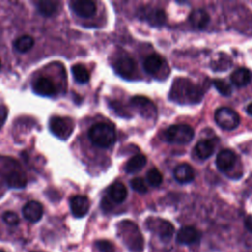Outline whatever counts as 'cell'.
<instances>
[{
  "label": "cell",
  "mask_w": 252,
  "mask_h": 252,
  "mask_svg": "<svg viewBox=\"0 0 252 252\" xmlns=\"http://www.w3.org/2000/svg\"><path fill=\"white\" fill-rule=\"evenodd\" d=\"M246 112H247V113H248L250 116H252V103L247 107Z\"/></svg>",
  "instance_id": "36"
},
{
  "label": "cell",
  "mask_w": 252,
  "mask_h": 252,
  "mask_svg": "<svg viewBox=\"0 0 252 252\" xmlns=\"http://www.w3.org/2000/svg\"><path fill=\"white\" fill-rule=\"evenodd\" d=\"M213 83H214L215 88L217 89V91H218L221 95L225 96V97H228V96L231 95V93H232L231 87H230L225 81L217 79V80H215Z\"/></svg>",
  "instance_id": "29"
},
{
  "label": "cell",
  "mask_w": 252,
  "mask_h": 252,
  "mask_svg": "<svg viewBox=\"0 0 252 252\" xmlns=\"http://www.w3.org/2000/svg\"><path fill=\"white\" fill-rule=\"evenodd\" d=\"M189 21L195 29L204 30L210 22V16L205 10L196 9L190 13Z\"/></svg>",
  "instance_id": "19"
},
{
  "label": "cell",
  "mask_w": 252,
  "mask_h": 252,
  "mask_svg": "<svg viewBox=\"0 0 252 252\" xmlns=\"http://www.w3.org/2000/svg\"><path fill=\"white\" fill-rule=\"evenodd\" d=\"M130 105L135 109L144 118H155L157 115L156 105L148 98L143 96H135L131 98Z\"/></svg>",
  "instance_id": "8"
},
{
  "label": "cell",
  "mask_w": 252,
  "mask_h": 252,
  "mask_svg": "<svg viewBox=\"0 0 252 252\" xmlns=\"http://www.w3.org/2000/svg\"><path fill=\"white\" fill-rule=\"evenodd\" d=\"M102 208H103L105 211L111 210L112 206H111L110 201H109L107 198H104V199H103V201H102Z\"/></svg>",
  "instance_id": "35"
},
{
  "label": "cell",
  "mask_w": 252,
  "mask_h": 252,
  "mask_svg": "<svg viewBox=\"0 0 252 252\" xmlns=\"http://www.w3.org/2000/svg\"><path fill=\"white\" fill-rule=\"evenodd\" d=\"M58 5L59 3L57 1H55V0H40V1L36 2L37 9L42 15L46 17H51L55 13H56Z\"/></svg>",
  "instance_id": "24"
},
{
  "label": "cell",
  "mask_w": 252,
  "mask_h": 252,
  "mask_svg": "<svg viewBox=\"0 0 252 252\" xmlns=\"http://www.w3.org/2000/svg\"><path fill=\"white\" fill-rule=\"evenodd\" d=\"M244 225H245V228L252 232V216H247L245 221H244Z\"/></svg>",
  "instance_id": "34"
},
{
  "label": "cell",
  "mask_w": 252,
  "mask_h": 252,
  "mask_svg": "<svg viewBox=\"0 0 252 252\" xmlns=\"http://www.w3.org/2000/svg\"><path fill=\"white\" fill-rule=\"evenodd\" d=\"M131 187L134 191L144 194L148 191V187L146 181L142 177H135L131 180Z\"/></svg>",
  "instance_id": "30"
},
{
  "label": "cell",
  "mask_w": 252,
  "mask_h": 252,
  "mask_svg": "<svg viewBox=\"0 0 252 252\" xmlns=\"http://www.w3.org/2000/svg\"><path fill=\"white\" fill-rule=\"evenodd\" d=\"M89 138L93 144L100 148H109L116 140L115 129L106 122H99L89 130Z\"/></svg>",
  "instance_id": "3"
},
{
  "label": "cell",
  "mask_w": 252,
  "mask_h": 252,
  "mask_svg": "<svg viewBox=\"0 0 252 252\" xmlns=\"http://www.w3.org/2000/svg\"><path fill=\"white\" fill-rule=\"evenodd\" d=\"M164 138L171 144H189L194 138V130L185 124L172 125L164 132Z\"/></svg>",
  "instance_id": "5"
},
{
  "label": "cell",
  "mask_w": 252,
  "mask_h": 252,
  "mask_svg": "<svg viewBox=\"0 0 252 252\" xmlns=\"http://www.w3.org/2000/svg\"><path fill=\"white\" fill-rule=\"evenodd\" d=\"M2 219H3V221H4L7 224L12 225V226L17 225V224H19V221H20L18 215H17L16 213L12 212V211L5 212V213L3 214V216H2Z\"/></svg>",
  "instance_id": "32"
},
{
  "label": "cell",
  "mask_w": 252,
  "mask_h": 252,
  "mask_svg": "<svg viewBox=\"0 0 252 252\" xmlns=\"http://www.w3.org/2000/svg\"><path fill=\"white\" fill-rule=\"evenodd\" d=\"M35 45V40L33 37L25 35L22 37H19L15 42H14V48L19 52V53H27Z\"/></svg>",
  "instance_id": "26"
},
{
  "label": "cell",
  "mask_w": 252,
  "mask_h": 252,
  "mask_svg": "<svg viewBox=\"0 0 252 252\" xmlns=\"http://www.w3.org/2000/svg\"><path fill=\"white\" fill-rule=\"evenodd\" d=\"M24 218L32 223L39 222L44 215V207L38 201H29L22 210Z\"/></svg>",
  "instance_id": "15"
},
{
  "label": "cell",
  "mask_w": 252,
  "mask_h": 252,
  "mask_svg": "<svg viewBox=\"0 0 252 252\" xmlns=\"http://www.w3.org/2000/svg\"><path fill=\"white\" fill-rule=\"evenodd\" d=\"M0 252H5V251H3V250H1V249H0Z\"/></svg>",
  "instance_id": "37"
},
{
  "label": "cell",
  "mask_w": 252,
  "mask_h": 252,
  "mask_svg": "<svg viewBox=\"0 0 252 252\" xmlns=\"http://www.w3.org/2000/svg\"><path fill=\"white\" fill-rule=\"evenodd\" d=\"M215 121L222 129L233 130L239 125L240 118L235 111L223 107L216 111Z\"/></svg>",
  "instance_id": "6"
},
{
  "label": "cell",
  "mask_w": 252,
  "mask_h": 252,
  "mask_svg": "<svg viewBox=\"0 0 252 252\" xmlns=\"http://www.w3.org/2000/svg\"><path fill=\"white\" fill-rule=\"evenodd\" d=\"M215 150L214 143L209 139L199 141L195 146V154L201 160H207L210 158Z\"/></svg>",
  "instance_id": "22"
},
{
  "label": "cell",
  "mask_w": 252,
  "mask_h": 252,
  "mask_svg": "<svg viewBox=\"0 0 252 252\" xmlns=\"http://www.w3.org/2000/svg\"><path fill=\"white\" fill-rule=\"evenodd\" d=\"M0 175L11 188H24L27 185V176L19 163L12 158L0 157Z\"/></svg>",
  "instance_id": "2"
},
{
  "label": "cell",
  "mask_w": 252,
  "mask_h": 252,
  "mask_svg": "<svg viewBox=\"0 0 252 252\" xmlns=\"http://www.w3.org/2000/svg\"><path fill=\"white\" fill-rule=\"evenodd\" d=\"M96 246L100 252H115L114 245L110 240L101 239L96 242Z\"/></svg>",
  "instance_id": "31"
},
{
  "label": "cell",
  "mask_w": 252,
  "mask_h": 252,
  "mask_svg": "<svg viewBox=\"0 0 252 252\" xmlns=\"http://www.w3.org/2000/svg\"><path fill=\"white\" fill-rule=\"evenodd\" d=\"M147 181L150 185L154 187H158L163 183V174L158 168H151L147 172Z\"/></svg>",
  "instance_id": "28"
},
{
  "label": "cell",
  "mask_w": 252,
  "mask_h": 252,
  "mask_svg": "<svg viewBox=\"0 0 252 252\" xmlns=\"http://www.w3.org/2000/svg\"><path fill=\"white\" fill-rule=\"evenodd\" d=\"M70 7L73 12L81 18H91L97 12L95 2L90 0H74L70 2Z\"/></svg>",
  "instance_id": "11"
},
{
  "label": "cell",
  "mask_w": 252,
  "mask_h": 252,
  "mask_svg": "<svg viewBox=\"0 0 252 252\" xmlns=\"http://www.w3.org/2000/svg\"><path fill=\"white\" fill-rule=\"evenodd\" d=\"M72 74L75 80L80 84H86L90 80V73L88 69L82 64H75L72 66Z\"/></svg>",
  "instance_id": "27"
},
{
  "label": "cell",
  "mask_w": 252,
  "mask_h": 252,
  "mask_svg": "<svg viewBox=\"0 0 252 252\" xmlns=\"http://www.w3.org/2000/svg\"><path fill=\"white\" fill-rule=\"evenodd\" d=\"M138 17L146 21L152 27H162L167 21V15L163 9L143 7L138 13Z\"/></svg>",
  "instance_id": "9"
},
{
  "label": "cell",
  "mask_w": 252,
  "mask_h": 252,
  "mask_svg": "<svg viewBox=\"0 0 252 252\" xmlns=\"http://www.w3.org/2000/svg\"><path fill=\"white\" fill-rule=\"evenodd\" d=\"M70 209L74 217L83 218L85 217L90 209V201L87 196L75 195L70 200Z\"/></svg>",
  "instance_id": "14"
},
{
  "label": "cell",
  "mask_w": 252,
  "mask_h": 252,
  "mask_svg": "<svg viewBox=\"0 0 252 252\" xmlns=\"http://www.w3.org/2000/svg\"><path fill=\"white\" fill-rule=\"evenodd\" d=\"M250 80H251L250 71L244 67L237 68L230 75V81L236 87H244L250 83Z\"/></svg>",
  "instance_id": "21"
},
{
  "label": "cell",
  "mask_w": 252,
  "mask_h": 252,
  "mask_svg": "<svg viewBox=\"0 0 252 252\" xmlns=\"http://www.w3.org/2000/svg\"><path fill=\"white\" fill-rule=\"evenodd\" d=\"M147 164V158L143 154H137L129 159L125 165V171L127 173H135L140 171Z\"/></svg>",
  "instance_id": "23"
},
{
  "label": "cell",
  "mask_w": 252,
  "mask_h": 252,
  "mask_svg": "<svg viewBox=\"0 0 252 252\" xmlns=\"http://www.w3.org/2000/svg\"><path fill=\"white\" fill-rule=\"evenodd\" d=\"M50 129L54 135L61 140L70 137L74 129V123L70 118L54 116L50 120Z\"/></svg>",
  "instance_id": "7"
},
{
  "label": "cell",
  "mask_w": 252,
  "mask_h": 252,
  "mask_svg": "<svg viewBox=\"0 0 252 252\" xmlns=\"http://www.w3.org/2000/svg\"><path fill=\"white\" fill-rule=\"evenodd\" d=\"M33 252H39V251H33Z\"/></svg>",
  "instance_id": "39"
},
{
  "label": "cell",
  "mask_w": 252,
  "mask_h": 252,
  "mask_svg": "<svg viewBox=\"0 0 252 252\" xmlns=\"http://www.w3.org/2000/svg\"><path fill=\"white\" fill-rule=\"evenodd\" d=\"M173 176L177 182L185 184L193 181L195 174L193 168L188 164H181L174 168Z\"/></svg>",
  "instance_id": "18"
},
{
  "label": "cell",
  "mask_w": 252,
  "mask_h": 252,
  "mask_svg": "<svg viewBox=\"0 0 252 252\" xmlns=\"http://www.w3.org/2000/svg\"><path fill=\"white\" fill-rule=\"evenodd\" d=\"M33 89L37 95L43 97H52L56 92V85L51 79L47 77H41L37 79L33 84Z\"/></svg>",
  "instance_id": "17"
},
{
  "label": "cell",
  "mask_w": 252,
  "mask_h": 252,
  "mask_svg": "<svg viewBox=\"0 0 252 252\" xmlns=\"http://www.w3.org/2000/svg\"><path fill=\"white\" fill-rule=\"evenodd\" d=\"M119 233L128 247L131 251H141L144 246L143 236L140 232L139 227L130 221H123L119 224Z\"/></svg>",
  "instance_id": "4"
},
{
  "label": "cell",
  "mask_w": 252,
  "mask_h": 252,
  "mask_svg": "<svg viewBox=\"0 0 252 252\" xmlns=\"http://www.w3.org/2000/svg\"><path fill=\"white\" fill-rule=\"evenodd\" d=\"M147 225L149 226L150 229L155 231L159 235V237L165 242L170 241L174 232V227L172 224H170L166 220H161V219L149 220L147 222Z\"/></svg>",
  "instance_id": "10"
},
{
  "label": "cell",
  "mask_w": 252,
  "mask_h": 252,
  "mask_svg": "<svg viewBox=\"0 0 252 252\" xmlns=\"http://www.w3.org/2000/svg\"><path fill=\"white\" fill-rule=\"evenodd\" d=\"M0 66H1V61H0Z\"/></svg>",
  "instance_id": "38"
},
{
  "label": "cell",
  "mask_w": 252,
  "mask_h": 252,
  "mask_svg": "<svg viewBox=\"0 0 252 252\" xmlns=\"http://www.w3.org/2000/svg\"><path fill=\"white\" fill-rule=\"evenodd\" d=\"M169 99L178 104H198L203 99V92L190 80L176 78L172 84Z\"/></svg>",
  "instance_id": "1"
},
{
  "label": "cell",
  "mask_w": 252,
  "mask_h": 252,
  "mask_svg": "<svg viewBox=\"0 0 252 252\" xmlns=\"http://www.w3.org/2000/svg\"><path fill=\"white\" fill-rule=\"evenodd\" d=\"M115 72L124 79H130L136 70L135 61L128 56L119 57L113 64Z\"/></svg>",
  "instance_id": "12"
},
{
  "label": "cell",
  "mask_w": 252,
  "mask_h": 252,
  "mask_svg": "<svg viewBox=\"0 0 252 252\" xmlns=\"http://www.w3.org/2000/svg\"><path fill=\"white\" fill-rule=\"evenodd\" d=\"M201 233L194 226H183L181 227L176 235V241L182 245H191L199 242Z\"/></svg>",
  "instance_id": "13"
},
{
  "label": "cell",
  "mask_w": 252,
  "mask_h": 252,
  "mask_svg": "<svg viewBox=\"0 0 252 252\" xmlns=\"http://www.w3.org/2000/svg\"><path fill=\"white\" fill-rule=\"evenodd\" d=\"M8 114L7 108L5 106H0V123H2L5 121L6 117Z\"/></svg>",
  "instance_id": "33"
},
{
  "label": "cell",
  "mask_w": 252,
  "mask_h": 252,
  "mask_svg": "<svg viewBox=\"0 0 252 252\" xmlns=\"http://www.w3.org/2000/svg\"><path fill=\"white\" fill-rule=\"evenodd\" d=\"M236 162L235 154L230 150L221 151L216 159V166L219 170L225 172L228 171L234 166Z\"/></svg>",
  "instance_id": "16"
},
{
  "label": "cell",
  "mask_w": 252,
  "mask_h": 252,
  "mask_svg": "<svg viewBox=\"0 0 252 252\" xmlns=\"http://www.w3.org/2000/svg\"><path fill=\"white\" fill-rule=\"evenodd\" d=\"M163 58L158 56V55H151L149 56L145 60H144V63H143V66H144V69L147 73L151 74V75H154L155 73H157L162 65H163Z\"/></svg>",
  "instance_id": "25"
},
{
  "label": "cell",
  "mask_w": 252,
  "mask_h": 252,
  "mask_svg": "<svg viewBox=\"0 0 252 252\" xmlns=\"http://www.w3.org/2000/svg\"><path fill=\"white\" fill-rule=\"evenodd\" d=\"M109 197L113 201L114 203H122L127 197V188L126 186L121 182H114L109 187Z\"/></svg>",
  "instance_id": "20"
}]
</instances>
